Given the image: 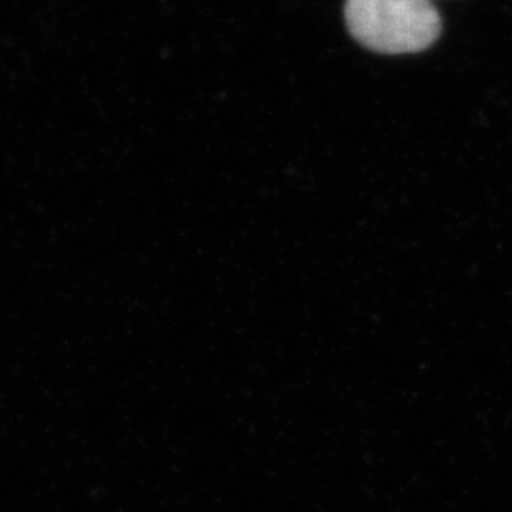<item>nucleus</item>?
I'll list each match as a JSON object with an SVG mask.
<instances>
[{"label": "nucleus", "instance_id": "obj_1", "mask_svg": "<svg viewBox=\"0 0 512 512\" xmlns=\"http://www.w3.org/2000/svg\"><path fill=\"white\" fill-rule=\"evenodd\" d=\"M353 38L378 54H416L433 46L442 21L431 0H348Z\"/></svg>", "mask_w": 512, "mask_h": 512}]
</instances>
